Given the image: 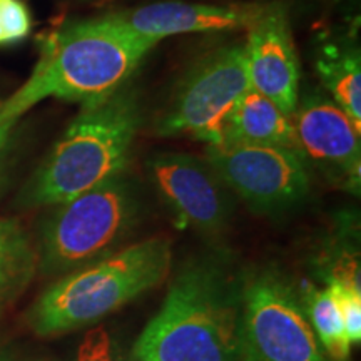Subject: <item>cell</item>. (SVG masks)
<instances>
[{"mask_svg":"<svg viewBox=\"0 0 361 361\" xmlns=\"http://www.w3.org/2000/svg\"><path fill=\"white\" fill-rule=\"evenodd\" d=\"M335 290L336 303L340 306V313L345 324L346 335L351 345H360L361 341V291L360 288L345 286L329 281Z\"/></svg>","mask_w":361,"mask_h":361,"instance_id":"17","label":"cell"},{"mask_svg":"<svg viewBox=\"0 0 361 361\" xmlns=\"http://www.w3.org/2000/svg\"><path fill=\"white\" fill-rule=\"evenodd\" d=\"M206 161L229 191L258 213L295 206L310 191V176L298 151L246 144H211Z\"/></svg>","mask_w":361,"mask_h":361,"instance_id":"8","label":"cell"},{"mask_svg":"<svg viewBox=\"0 0 361 361\" xmlns=\"http://www.w3.org/2000/svg\"><path fill=\"white\" fill-rule=\"evenodd\" d=\"M239 361H328L295 293L274 274L245 283Z\"/></svg>","mask_w":361,"mask_h":361,"instance_id":"6","label":"cell"},{"mask_svg":"<svg viewBox=\"0 0 361 361\" xmlns=\"http://www.w3.org/2000/svg\"><path fill=\"white\" fill-rule=\"evenodd\" d=\"M251 89L293 116L300 92V62L293 44L288 13L278 4L266 6L247 29L245 44Z\"/></svg>","mask_w":361,"mask_h":361,"instance_id":"10","label":"cell"},{"mask_svg":"<svg viewBox=\"0 0 361 361\" xmlns=\"http://www.w3.org/2000/svg\"><path fill=\"white\" fill-rule=\"evenodd\" d=\"M17 117L8 114V112L0 106V149L6 146L8 135H11L13 126L17 124Z\"/></svg>","mask_w":361,"mask_h":361,"instance_id":"20","label":"cell"},{"mask_svg":"<svg viewBox=\"0 0 361 361\" xmlns=\"http://www.w3.org/2000/svg\"><path fill=\"white\" fill-rule=\"evenodd\" d=\"M171 259L168 239L151 238L74 271L35 301L30 326L39 335L51 336L101 322L164 281Z\"/></svg>","mask_w":361,"mask_h":361,"instance_id":"4","label":"cell"},{"mask_svg":"<svg viewBox=\"0 0 361 361\" xmlns=\"http://www.w3.org/2000/svg\"><path fill=\"white\" fill-rule=\"evenodd\" d=\"M152 183L179 226L204 234L219 233L233 214L229 188L206 159L164 152L147 162Z\"/></svg>","mask_w":361,"mask_h":361,"instance_id":"9","label":"cell"},{"mask_svg":"<svg viewBox=\"0 0 361 361\" xmlns=\"http://www.w3.org/2000/svg\"><path fill=\"white\" fill-rule=\"evenodd\" d=\"M34 268V255L19 221L0 219V296L20 286Z\"/></svg>","mask_w":361,"mask_h":361,"instance_id":"16","label":"cell"},{"mask_svg":"<svg viewBox=\"0 0 361 361\" xmlns=\"http://www.w3.org/2000/svg\"><path fill=\"white\" fill-rule=\"evenodd\" d=\"M141 126V106L133 90L84 104L29 186L30 204H62L123 173Z\"/></svg>","mask_w":361,"mask_h":361,"instance_id":"3","label":"cell"},{"mask_svg":"<svg viewBox=\"0 0 361 361\" xmlns=\"http://www.w3.org/2000/svg\"><path fill=\"white\" fill-rule=\"evenodd\" d=\"M251 89L245 45H228L202 57L180 80L157 134L191 135L207 146L219 142L224 117Z\"/></svg>","mask_w":361,"mask_h":361,"instance_id":"7","label":"cell"},{"mask_svg":"<svg viewBox=\"0 0 361 361\" xmlns=\"http://www.w3.org/2000/svg\"><path fill=\"white\" fill-rule=\"evenodd\" d=\"M157 45L121 29L106 16L66 25L47 39L30 79L2 107L20 119L47 97L89 104L124 87Z\"/></svg>","mask_w":361,"mask_h":361,"instance_id":"2","label":"cell"},{"mask_svg":"<svg viewBox=\"0 0 361 361\" xmlns=\"http://www.w3.org/2000/svg\"><path fill=\"white\" fill-rule=\"evenodd\" d=\"M303 156H308L351 188H360L361 144L350 117L329 99L310 96L291 116Z\"/></svg>","mask_w":361,"mask_h":361,"instance_id":"12","label":"cell"},{"mask_svg":"<svg viewBox=\"0 0 361 361\" xmlns=\"http://www.w3.org/2000/svg\"><path fill=\"white\" fill-rule=\"evenodd\" d=\"M57 206L44 233L45 264L54 271L79 268L107 252L139 214L137 196L123 174Z\"/></svg>","mask_w":361,"mask_h":361,"instance_id":"5","label":"cell"},{"mask_svg":"<svg viewBox=\"0 0 361 361\" xmlns=\"http://www.w3.org/2000/svg\"><path fill=\"white\" fill-rule=\"evenodd\" d=\"M75 361H121L117 356L112 340L104 326L89 329L79 345Z\"/></svg>","mask_w":361,"mask_h":361,"instance_id":"19","label":"cell"},{"mask_svg":"<svg viewBox=\"0 0 361 361\" xmlns=\"http://www.w3.org/2000/svg\"><path fill=\"white\" fill-rule=\"evenodd\" d=\"M266 8L264 4H186L157 2L106 16L111 22L139 37L161 42L169 35L224 32L250 29Z\"/></svg>","mask_w":361,"mask_h":361,"instance_id":"11","label":"cell"},{"mask_svg":"<svg viewBox=\"0 0 361 361\" xmlns=\"http://www.w3.org/2000/svg\"><path fill=\"white\" fill-rule=\"evenodd\" d=\"M218 144L269 146L301 152L291 116L255 89H247L224 117Z\"/></svg>","mask_w":361,"mask_h":361,"instance_id":"13","label":"cell"},{"mask_svg":"<svg viewBox=\"0 0 361 361\" xmlns=\"http://www.w3.org/2000/svg\"><path fill=\"white\" fill-rule=\"evenodd\" d=\"M245 283L221 261L189 264L139 335L134 360L239 361Z\"/></svg>","mask_w":361,"mask_h":361,"instance_id":"1","label":"cell"},{"mask_svg":"<svg viewBox=\"0 0 361 361\" xmlns=\"http://www.w3.org/2000/svg\"><path fill=\"white\" fill-rule=\"evenodd\" d=\"M0 44H6V37H4V29H2V20H0Z\"/></svg>","mask_w":361,"mask_h":361,"instance_id":"21","label":"cell"},{"mask_svg":"<svg viewBox=\"0 0 361 361\" xmlns=\"http://www.w3.org/2000/svg\"><path fill=\"white\" fill-rule=\"evenodd\" d=\"M0 20L6 44L27 37L32 27L30 13L22 0H0Z\"/></svg>","mask_w":361,"mask_h":361,"instance_id":"18","label":"cell"},{"mask_svg":"<svg viewBox=\"0 0 361 361\" xmlns=\"http://www.w3.org/2000/svg\"><path fill=\"white\" fill-rule=\"evenodd\" d=\"M310 324L331 361H348L351 343L336 303L335 290L328 284L323 290H311L308 295Z\"/></svg>","mask_w":361,"mask_h":361,"instance_id":"15","label":"cell"},{"mask_svg":"<svg viewBox=\"0 0 361 361\" xmlns=\"http://www.w3.org/2000/svg\"><path fill=\"white\" fill-rule=\"evenodd\" d=\"M319 79L343 109L355 129L361 133V62L360 52L329 45L316 62Z\"/></svg>","mask_w":361,"mask_h":361,"instance_id":"14","label":"cell"}]
</instances>
